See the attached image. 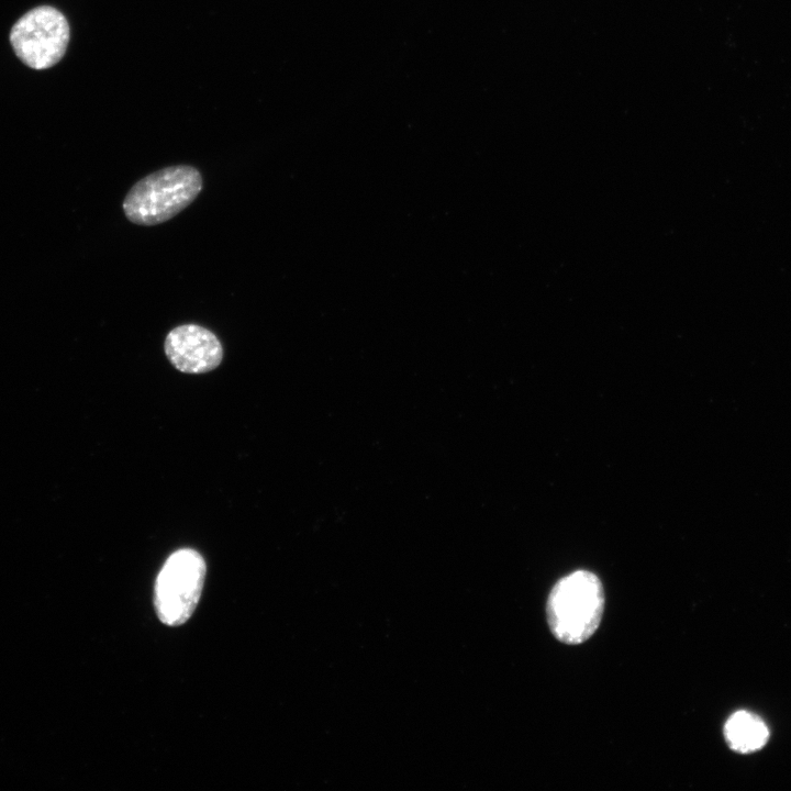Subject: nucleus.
Wrapping results in <instances>:
<instances>
[{
    "label": "nucleus",
    "instance_id": "f03ea898",
    "mask_svg": "<svg viewBox=\"0 0 791 791\" xmlns=\"http://www.w3.org/2000/svg\"><path fill=\"white\" fill-rule=\"evenodd\" d=\"M202 190L200 171L188 165L169 166L138 180L123 200L126 219L137 225L164 223L191 204Z\"/></svg>",
    "mask_w": 791,
    "mask_h": 791
},
{
    "label": "nucleus",
    "instance_id": "423d86ee",
    "mask_svg": "<svg viewBox=\"0 0 791 791\" xmlns=\"http://www.w3.org/2000/svg\"><path fill=\"white\" fill-rule=\"evenodd\" d=\"M724 735L732 749L738 753H751L767 743L769 732L758 716L738 711L727 720Z\"/></svg>",
    "mask_w": 791,
    "mask_h": 791
},
{
    "label": "nucleus",
    "instance_id": "20e7f679",
    "mask_svg": "<svg viewBox=\"0 0 791 791\" xmlns=\"http://www.w3.org/2000/svg\"><path fill=\"white\" fill-rule=\"evenodd\" d=\"M10 42L25 65L46 69L64 56L69 42V25L57 9L38 7L18 20L11 30Z\"/></svg>",
    "mask_w": 791,
    "mask_h": 791
},
{
    "label": "nucleus",
    "instance_id": "39448f33",
    "mask_svg": "<svg viewBox=\"0 0 791 791\" xmlns=\"http://www.w3.org/2000/svg\"><path fill=\"white\" fill-rule=\"evenodd\" d=\"M164 347L172 366L186 374L211 371L223 358V348L218 337L197 324L172 328L166 336Z\"/></svg>",
    "mask_w": 791,
    "mask_h": 791
},
{
    "label": "nucleus",
    "instance_id": "f257e3e1",
    "mask_svg": "<svg viewBox=\"0 0 791 791\" xmlns=\"http://www.w3.org/2000/svg\"><path fill=\"white\" fill-rule=\"evenodd\" d=\"M604 590L590 571L577 570L556 582L546 603L549 630L556 639L578 645L598 630L604 611Z\"/></svg>",
    "mask_w": 791,
    "mask_h": 791
},
{
    "label": "nucleus",
    "instance_id": "7ed1b4c3",
    "mask_svg": "<svg viewBox=\"0 0 791 791\" xmlns=\"http://www.w3.org/2000/svg\"><path fill=\"white\" fill-rule=\"evenodd\" d=\"M205 571L204 559L194 549H179L168 557L157 576L154 598L164 624L178 626L189 620L200 600Z\"/></svg>",
    "mask_w": 791,
    "mask_h": 791
}]
</instances>
